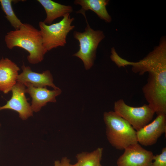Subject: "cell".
<instances>
[{"label":"cell","mask_w":166,"mask_h":166,"mask_svg":"<svg viewBox=\"0 0 166 166\" xmlns=\"http://www.w3.org/2000/svg\"><path fill=\"white\" fill-rule=\"evenodd\" d=\"M0 126H1V124H0Z\"/></svg>","instance_id":"603a6c76"},{"label":"cell","mask_w":166,"mask_h":166,"mask_svg":"<svg viewBox=\"0 0 166 166\" xmlns=\"http://www.w3.org/2000/svg\"><path fill=\"white\" fill-rule=\"evenodd\" d=\"M54 166H60V161L59 160H56L55 161Z\"/></svg>","instance_id":"ffe728a7"},{"label":"cell","mask_w":166,"mask_h":166,"mask_svg":"<svg viewBox=\"0 0 166 166\" xmlns=\"http://www.w3.org/2000/svg\"><path fill=\"white\" fill-rule=\"evenodd\" d=\"M37 1L44 9L46 14L44 22L47 25L51 24L57 18L63 17L67 14L73 12L72 7L65 5L51 0H38Z\"/></svg>","instance_id":"5bb4252c"},{"label":"cell","mask_w":166,"mask_h":166,"mask_svg":"<svg viewBox=\"0 0 166 166\" xmlns=\"http://www.w3.org/2000/svg\"><path fill=\"white\" fill-rule=\"evenodd\" d=\"M103 149L98 148L91 152H82L76 156L79 166H96L100 163Z\"/></svg>","instance_id":"9a60e30c"},{"label":"cell","mask_w":166,"mask_h":166,"mask_svg":"<svg viewBox=\"0 0 166 166\" xmlns=\"http://www.w3.org/2000/svg\"><path fill=\"white\" fill-rule=\"evenodd\" d=\"M24 84L27 87L26 93H29L32 98L31 107L33 111L35 112H39L48 102H56V97L61 93L59 88L51 90L46 87H35L28 83Z\"/></svg>","instance_id":"30bf717a"},{"label":"cell","mask_w":166,"mask_h":166,"mask_svg":"<svg viewBox=\"0 0 166 166\" xmlns=\"http://www.w3.org/2000/svg\"><path fill=\"white\" fill-rule=\"evenodd\" d=\"M166 132V114H158L152 122L136 131L138 143L144 146L153 145Z\"/></svg>","instance_id":"9c48e42d"},{"label":"cell","mask_w":166,"mask_h":166,"mask_svg":"<svg viewBox=\"0 0 166 166\" xmlns=\"http://www.w3.org/2000/svg\"><path fill=\"white\" fill-rule=\"evenodd\" d=\"M109 2L108 0H76L74 3L75 5L81 6V9L75 12L81 14L85 19H87L86 12L90 10L95 13L100 19L106 22L110 23L112 19L106 8Z\"/></svg>","instance_id":"4fadbf2b"},{"label":"cell","mask_w":166,"mask_h":166,"mask_svg":"<svg viewBox=\"0 0 166 166\" xmlns=\"http://www.w3.org/2000/svg\"><path fill=\"white\" fill-rule=\"evenodd\" d=\"M103 119L108 140L116 149L124 150L130 145L138 143L136 131L115 112L111 111L104 112Z\"/></svg>","instance_id":"3957f363"},{"label":"cell","mask_w":166,"mask_h":166,"mask_svg":"<svg viewBox=\"0 0 166 166\" xmlns=\"http://www.w3.org/2000/svg\"><path fill=\"white\" fill-rule=\"evenodd\" d=\"M26 87L23 83L17 82L11 89L12 96L5 105L0 106V111L9 109L17 112L22 120H26L33 115L31 105L25 96Z\"/></svg>","instance_id":"ba28073f"},{"label":"cell","mask_w":166,"mask_h":166,"mask_svg":"<svg viewBox=\"0 0 166 166\" xmlns=\"http://www.w3.org/2000/svg\"><path fill=\"white\" fill-rule=\"evenodd\" d=\"M19 68L9 59L0 60V90L6 94L16 84Z\"/></svg>","instance_id":"7c38bea8"},{"label":"cell","mask_w":166,"mask_h":166,"mask_svg":"<svg viewBox=\"0 0 166 166\" xmlns=\"http://www.w3.org/2000/svg\"><path fill=\"white\" fill-rule=\"evenodd\" d=\"M132 71L142 75L148 73L142 87L144 97L157 115L166 114V46L160 44L143 59L131 62Z\"/></svg>","instance_id":"6da1fadb"},{"label":"cell","mask_w":166,"mask_h":166,"mask_svg":"<svg viewBox=\"0 0 166 166\" xmlns=\"http://www.w3.org/2000/svg\"><path fill=\"white\" fill-rule=\"evenodd\" d=\"M96 166H102L101 165V163L97 165Z\"/></svg>","instance_id":"7402d4cb"},{"label":"cell","mask_w":166,"mask_h":166,"mask_svg":"<svg viewBox=\"0 0 166 166\" xmlns=\"http://www.w3.org/2000/svg\"><path fill=\"white\" fill-rule=\"evenodd\" d=\"M22 72L18 75L17 82L25 84L28 83L36 87H46L48 86L53 89L59 88L53 83V76L49 70L39 73L33 71L30 67L25 66L24 64L22 66Z\"/></svg>","instance_id":"8fae6325"},{"label":"cell","mask_w":166,"mask_h":166,"mask_svg":"<svg viewBox=\"0 0 166 166\" xmlns=\"http://www.w3.org/2000/svg\"><path fill=\"white\" fill-rule=\"evenodd\" d=\"M70 166H79V165L77 163H76L73 164H70Z\"/></svg>","instance_id":"44dd1931"},{"label":"cell","mask_w":166,"mask_h":166,"mask_svg":"<svg viewBox=\"0 0 166 166\" xmlns=\"http://www.w3.org/2000/svg\"><path fill=\"white\" fill-rule=\"evenodd\" d=\"M74 18L70 14L65 15L59 22L47 25L40 22L39 26L43 45L48 52L58 47H63L66 43V38L69 33L75 27L72 25Z\"/></svg>","instance_id":"5b68a950"},{"label":"cell","mask_w":166,"mask_h":166,"mask_svg":"<svg viewBox=\"0 0 166 166\" xmlns=\"http://www.w3.org/2000/svg\"><path fill=\"white\" fill-rule=\"evenodd\" d=\"M114 109V111L128 122L136 131L148 124L155 113L148 104L133 107L126 104L122 99L115 102Z\"/></svg>","instance_id":"8992f818"},{"label":"cell","mask_w":166,"mask_h":166,"mask_svg":"<svg viewBox=\"0 0 166 166\" xmlns=\"http://www.w3.org/2000/svg\"><path fill=\"white\" fill-rule=\"evenodd\" d=\"M152 166H166V148L162 150L160 154L154 156Z\"/></svg>","instance_id":"ac0fdd59"},{"label":"cell","mask_w":166,"mask_h":166,"mask_svg":"<svg viewBox=\"0 0 166 166\" xmlns=\"http://www.w3.org/2000/svg\"><path fill=\"white\" fill-rule=\"evenodd\" d=\"M111 53L110 58L111 60L114 62L118 67L127 66L128 61L120 57L114 47L111 48Z\"/></svg>","instance_id":"e0dca14e"},{"label":"cell","mask_w":166,"mask_h":166,"mask_svg":"<svg viewBox=\"0 0 166 166\" xmlns=\"http://www.w3.org/2000/svg\"><path fill=\"white\" fill-rule=\"evenodd\" d=\"M70 160L67 157H63L60 161V166H70Z\"/></svg>","instance_id":"d6986e66"},{"label":"cell","mask_w":166,"mask_h":166,"mask_svg":"<svg viewBox=\"0 0 166 166\" xmlns=\"http://www.w3.org/2000/svg\"><path fill=\"white\" fill-rule=\"evenodd\" d=\"M85 21L86 26L84 31L73 32V37L79 42L80 47L73 56L81 60L87 70L93 65L98 46L105 36L102 31L93 30L90 26L87 20Z\"/></svg>","instance_id":"277c9868"},{"label":"cell","mask_w":166,"mask_h":166,"mask_svg":"<svg viewBox=\"0 0 166 166\" xmlns=\"http://www.w3.org/2000/svg\"><path fill=\"white\" fill-rule=\"evenodd\" d=\"M14 0H0L1 8L5 13L6 17L15 30L18 29L22 23L15 15L12 7V2Z\"/></svg>","instance_id":"2e32d148"},{"label":"cell","mask_w":166,"mask_h":166,"mask_svg":"<svg viewBox=\"0 0 166 166\" xmlns=\"http://www.w3.org/2000/svg\"><path fill=\"white\" fill-rule=\"evenodd\" d=\"M5 41L9 49L18 47L27 51L29 53L28 61L32 64L41 62L47 52L43 46L39 30L29 23H23L18 29L7 33Z\"/></svg>","instance_id":"7a4b0ae2"},{"label":"cell","mask_w":166,"mask_h":166,"mask_svg":"<svg viewBox=\"0 0 166 166\" xmlns=\"http://www.w3.org/2000/svg\"><path fill=\"white\" fill-rule=\"evenodd\" d=\"M118 159L117 166H152L153 152L143 148L138 143L125 148Z\"/></svg>","instance_id":"52a82bcc"}]
</instances>
